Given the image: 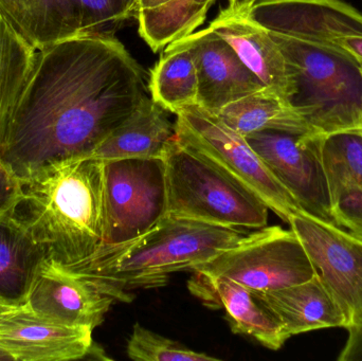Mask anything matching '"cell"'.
Wrapping results in <instances>:
<instances>
[{"label":"cell","mask_w":362,"mask_h":361,"mask_svg":"<svg viewBox=\"0 0 362 361\" xmlns=\"http://www.w3.org/2000/svg\"><path fill=\"white\" fill-rule=\"evenodd\" d=\"M151 97L167 112L176 114L198 105V76L193 49L187 37L165 47L148 82Z\"/></svg>","instance_id":"obj_24"},{"label":"cell","mask_w":362,"mask_h":361,"mask_svg":"<svg viewBox=\"0 0 362 361\" xmlns=\"http://www.w3.org/2000/svg\"><path fill=\"white\" fill-rule=\"evenodd\" d=\"M127 356L136 361H217L214 356L194 351L182 343L161 336L140 324L134 326L127 343Z\"/></svg>","instance_id":"obj_26"},{"label":"cell","mask_w":362,"mask_h":361,"mask_svg":"<svg viewBox=\"0 0 362 361\" xmlns=\"http://www.w3.org/2000/svg\"><path fill=\"white\" fill-rule=\"evenodd\" d=\"M212 6L211 0H137L140 35L157 52L193 33Z\"/></svg>","instance_id":"obj_22"},{"label":"cell","mask_w":362,"mask_h":361,"mask_svg":"<svg viewBox=\"0 0 362 361\" xmlns=\"http://www.w3.org/2000/svg\"><path fill=\"white\" fill-rule=\"evenodd\" d=\"M118 299L97 282L46 256L36 269L25 302L57 324L95 330Z\"/></svg>","instance_id":"obj_12"},{"label":"cell","mask_w":362,"mask_h":361,"mask_svg":"<svg viewBox=\"0 0 362 361\" xmlns=\"http://www.w3.org/2000/svg\"><path fill=\"white\" fill-rule=\"evenodd\" d=\"M215 114L244 137L266 131L316 133L288 101L266 91L233 102Z\"/></svg>","instance_id":"obj_23"},{"label":"cell","mask_w":362,"mask_h":361,"mask_svg":"<svg viewBox=\"0 0 362 361\" xmlns=\"http://www.w3.org/2000/svg\"><path fill=\"white\" fill-rule=\"evenodd\" d=\"M349 338L340 353L339 361H362V320L348 329Z\"/></svg>","instance_id":"obj_29"},{"label":"cell","mask_w":362,"mask_h":361,"mask_svg":"<svg viewBox=\"0 0 362 361\" xmlns=\"http://www.w3.org/2000/svg\"><path fill=\"white\" fill-rule=\"evenodd\" d=\"M323 136L266 131L246 139L302 211L336 225L321 159Z\"/></svg>","instance_id":"obj_11"},{"label":"cell","mask_w":362,"mask_h":361,"mask_svg":"<svg viewBox=\"0 0 362 361\" xmlns=\"http://www.w3.org/2000/svg\"><path fill=\"white\" fill-rule=\"evenodd\" d=\"M8 307H11V305H8V303L4 302L2 299H0V309H8Z\"/></svg>","instance_id":"obj_31"},{"label":"cell","mask_w":362,"mask_h":361,"mask_svg":"<svg viewBox=\"0 0 362 361\" xmlns=\"http://www.w3.org/2000/svg\"><path fill=\"white\" fill-rule=\"evenodd\" d=\"M21 180L14 211L47 256L67 266L105 243L104 161L93 156L52 161Z\"/></svg>","instance_id":"obj_2"},{"label":"cell","mask_w":362,"mask_h":361,"mask_svg":"<svg viewBox=\"0 0 362 361\" xmlns=\"http://www.w3.org/2000/svg\"><path fill=\"white\" fill-rule=\"evenodd\" d=\"M316 276L335 299L348 329L362 320V239L304 211L289 220Z\"/></svg>","instance_id":"obj_9"},{"label":"cell","mask_w":362,"mask_h":361,"mask_svg":"<svg viewBox=\"0 0 362 361\" xmlns=\"http://www.w3.org/2000/svg\"><path fill=\"white\" fill-rule=\"evenodd\" d=\"M211 1H212V4H214L215 1H216V0H211Z\"/></svg>","instance_id":"obj_33"},{"label":"cell","mask_w":362,"mask_h":361,"mask_svg":"<svg viewBox=\"0 0 362 361\" xmlns=\"http://www.w3.org/2000/svg\"><path fill=\"white\" fill-rule=\"evenodd\" d=\"M150 95L144 69L116 36L55 42L38 51L0 162L23 179L46 163L89 156Z\"/></svg>","instance_id":"obj_1"},{"label":"cell","mask_w":362,"mask_h":361,"mask_svg":"<svg viewBox=\"0 0 362 361\" xmlns=\"http://www.w3.org/2000/svg\"><path fill=\"white\" fill-rule=\"evenodd\" d=\"M163 161L167 215L240 230L267 226L269 209L259 197L177 138Z\"/></svg>","instance_id":"obj_5"},{"label":"cell","mask_w":362,"mask_h":361,"mask_svg":"<svg viewBox=\"0 0 362 361\" xmlns=\"http://www.w3.org/2000/svg\"><path fill=\"white\" fill-rule=\"evenodd\" d=\"M189 288L206 307L225 309L226 319L234 334L252 337L274 351L291 338L255 292L233 280L194 271Z\"/></svg>","instance_id":"obj_16"},{"label":"cell","mask_w":362,"mask_h":361,"mask_svg":"<svg viewBox=\"0 0 362 361\" xmlns=\"http://www.w3.org/2000/svg\"><path fill=\"white\" fill-rule=\"evenodd\" d=\"M21 199V180L0 162V215L14 213Z\"/></svg>","instance_id":"obj_28"},{"label":"cell","mask_w":362,"mask_h":361,"mask_svg":"<svg viewBox=\"0 0 362 361\" xmlns=\"http://www.w3.org/2000/svg\"><path fill=\"white\" fill-rule=\"evenodd\" d=\"M0 360H11L10 357H8L6 354H4V352L0 351Z\"/></svg>","instance_id":"obj_32"},{"label":"cell","mask_w":362,"mask_h":361,"mask_svg":"<svg viewBox=\"0 0 362 361\" xmlns=\"http://www.w3.org/2000/svg\"><path fill=\"white\" fill-rule=\"evenodd\" d=\"M209 27L235 51L270 95L291 101L295 82L286 59L272 32L247 14L221 11Z\"/></svg>","instance_id":"obj_15"},{"label":"cell","mask_w":362,"mask_h":361,"mask_svg":"<svg viewBox=\"0 0 362 361\" xmlns=\"http://www.w3.org/2000/svg\"><path fill=\"white\" fill-rule=\"evenodd\" d=\"M192 271L228 278L255 292L288 288L316 276L299 237L291 229L279 226H265L245 235Z\"/></svg>","instance_id":"obj_7"},{"label":"cell","mask_w":362,"mask_h":361,"mask_svg":"<svg viewBox=\"0 0 362 361\" xmlns=\"http://www.w3.org/2000/svg\"><path fill=\"white\" fill-rule=\"evenodd\" d=\"M272 32L296 91L289 103L321 135L362 129V67L336 49Z\"/></svg>","instance_id":"obj_4"},{"label":"cell","mask_w":362,"mask_h":361,"mask_svg":"<svg viewBox=\"0 0 362 361\" xmlns=\"http://www.w3.org/2000/svg\"><path fill=\"white\" fill-rule=\"evenodd\" d=\"M167 112L150 95L89 156L104 161L163 158L176 137Z\"/></svg>","instance_id":"obj_19"},{"label":"cell","mask_w":362,"mask_h":361,"mask_svg":"<svg viewBox=\"0 0 362 361\" xmlns=\"http://www.w3.org/2000/svg\"><path fill=\"white\" fill-rule=\"evenodd\" d=\"M37 53L0 10V141L31 78Z\"/></svg>","instance_id":"obj_25"},{"label":"cell","mask_w":362,"mask_h":361,"mask_svg":"<svg viewBox=\"0 0 362 361\" xmlns=\"http://www.w3.org/2000/svg\"><path fill=\"white\" fill-rule=\"evenodd\" d=\"M80 34L115 36L131 17L137 0H76Z\"/></svg>","instance_id":"obj_27"},{"label":"cell","mask_w":362,"mask_h":361,"mask_svg":"<svg viewBox=\"0 0 362 361\" xmlns=\"http://www.w3.org/2000/svg\"><path fill=\"white\" fill-rule=\"evenodd\" d=\"M0 10L38 51L80 35L76 0H0Z\"/></svg>","instance_id":"obj_21"},{"label":"cell","mask_w":362,"mask_h":361,"mask_svg":"<svg viewBox=\"0 0 362 361\" xmlns=\"http://www.w3.org/2000/svg\"><path fill=\"white\" fill-rule=\"evenodd\" d=\"M245 233L165 215L140 237L106 246L88 260L68 267L97 282L118 301L131 302L129 290L165 285L171 273L192 271L235 245Z\"/></svg>","instance_id":"obj_3"},{"label":"cell","mask_w":362,"mask_h":361,"mask_svg":"<svg viewBox=\"0 0 362 361\" xmlns=\"http://www.w3.org/2000/svg\"><path fill=\"white\" fill-rule=\"evenodd\" d=\"M104 176L105 243L103 247L136 239L156 226L167 215L163 158L104 161Z\"/></svg>","instance_id":"obj_8"},{"label":"cell","mask_w":362,"mask_h":361,"mask_svg":"<svg viewBox=\"0 0 362 361\" xmlns=\"http://www.w3.org/2000/svg\"><path fill=\"white\" fill-rule=\"evenodd\" d=\"M93 330L57 324L25 304L0 309V351L12 361H67L88 357Z\"/></svg>","instance_id":"obj_13"},{"label":"cell","mask_w":362,"mask_h":361,"mask_svg":"<svg viewBox=\"0 0 362 361\" xmlns=\"http://www.w3.org/2000/svg\"><path fill=\"white\" fill-rule=\"evenodd\" d=\"M44 248L14 214L0 215V299L11 307L23 304Z\"/></svg>","instance_id":"obj_20"},{"label":"cell","mask_w":362,"mask_h":361,"mask_svg":"<svg viewBox=\"0 0 362 361\" xmlns=\"http://www.w3.org/2000/svg\"><path fill=\"white\" fill-rule=\"evenodd\" d=\"M246 14L269 31L346 53L362 67V13L346 0H259Z\"/></svg>","instance_id":"obj_10"},{"label":"cell","mask_w":362,"mask_h":361,"mask_svg":"<svg viewBox=\"0 0 362 361\" xmlns=\"http://www.w3.org/2000/svg\"><path fill=\"white\" fill-rule=\"evenodd\" d=\"M259 0H228V10L235 14H246Z\"/></svg>","instance_id":"obj_30"},{"label":"cell","mask_w":362,"mask_h":361,"mask_svg":"<svg viewBox=\"0 0 362 361\" xmlns=\"http://www.w3.org/2000/svg\"><path fill=\"white\" fill-rule=\"evenodd\" d=\"M321 159L336 225L362 239V129L323 136Z\"/></svg>","instance_id":"obj_17"},{"label":"cell","mask_w":362,"mask_h":361,"mask_svg":"<svg viewBox=\"0 0 362 361\" xmlns=\"http://www.w3.org/2000/svg\"><path fill=\"white\" fill-rule=\"evenodd\" d=\"M255 295L289 337L310 331L348 328L344 312L317 276L303 283Z\"/></svg>","instance_id":"obj_18"},{"label":"cell","mask_w":362,"mask_h":361,"mask_svg":"<svg viewBox=\"0 0 362 361\" xmlns=\"http://www.w3.org/2000/svg\"><path fill=\"white\" fill-rule=\"evenodd\" d=\"M175 131L178 141L259 197L283 222L288 224L302 211L246 137L230 129L216 114L199 105L187 106L176 114Z\"/></svg>","instance_id":"obj_6"},{"label":"cell","mask_w":362,"mask_h":361,"mask_svg":"<svg viewBox=\"0 0 362 361\" xmlns=\"http://www.w3.org/2000/svg\"><path fill=\"white\" fill-rule=\"evenodd\" d=\"M185 37L195 59L200 107L216 114L233 102L266 91L233 48L209 25Z\"/></svg>","instance_id":"obj_14"}]
</instances>
